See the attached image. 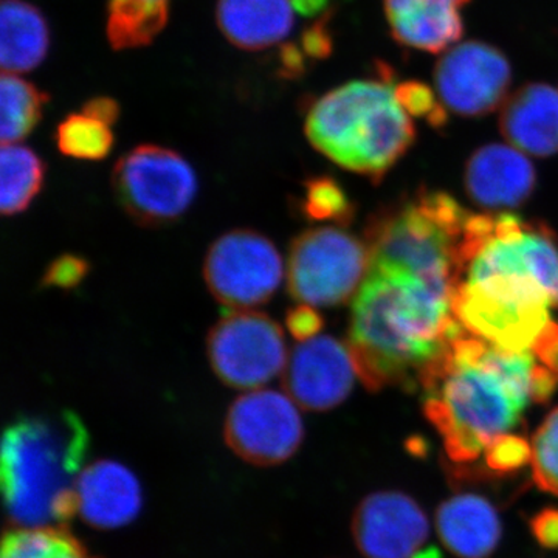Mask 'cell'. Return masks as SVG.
<instances>
[{
    "label": "cell",
    "instance_id": "obj_35",
    "mask_svg": "<svg viewBox=\"0 0 558 558\" xmlns=\"http://www.w3.org/2000/svg\"><path fill=\"white\" fill-rule=\"evenodd\" d=\"M532 535L542 548L549 550L558 549V509L548 508L539 510L532 517Z\"/></svg>",
    "mask_w": 558,
    "mask_h": 558
},
{
    "label": "cell",
    "instance_id": "obj_1",
    "mask_svg": "<svg viewBox=\"0 0 558 558\" xmlns=\"http://www.w3.org/2000/svg\"><path fill=\"white\" fill-rule=\"evenodd\" d=\"M453 290L398 267L369 264L352 304L348 348L369 391L413 389L464 326L451 310Z\"/></svg>",
    "mask_w": 558,
    "mask_h": 558
},
{
    "label": "cell",
    "instance_id": "obj_28",
    "mask_svg": "<svg viewBox=\"0 0 558 558\" xmlns=\"http://www.w3.org/2000/svg\"><path fill=\"white\" fill-rule=\"evenodd\" d=\"M303 189L299 208L304 218L339 226H348L354 218V204L336 179L329 175L311 178L304 182Z\"/></svg>",
    "mask_w": 558,
    "mask_h": 558
},
{
    "label": "cell",
    "instance_id": "obj_7",
    "mask_svg": "<svg viewBox=\"0 0 558 558\" xmlns=\"http://www.w3.org/2000/svg\"><path fill=\"white\" fill-rule=\"evenodd\" d=\"M112 189L134 222L161 227L189 211L197 194V178L190 161L175 150L140 145L117 161Z\"/></svg>",
    "mask_w": 558,
    "mask_h": 558
},
{
    "label": "cell",
    "instance_id": "obj_20",
    "mask_svg": "<svg viewBox=\"0 0 558 558\" xmlns=\"http://www.w3.org/2000/svg\"><path fill=\"white\" fill-rule=\"evenodd\" d=\"M440 542L459 558H488L502 535L498 510L475 494L454 495L436 512Z\"/></svg>",
    "mask_w": 558,
    "mask_h": 558
},
{
    "label": "cell",
    "instance_id": "obj_16",
    "mask_svg": "<svg viewBox=\"0 0 558 558\" xmlns=\"http://www.w3.org/2000/svg\"><path fill=\"white\" fill-rule=\"evenodd\" d=\"M465 190L473 202L488 209L513 208L534 193V165L513 146L487 145L470 157Z\"/></svg>",
    "mask_w": 558,
    "mask_h": 558
},
{
    "label": "cell",
    "instance_id": "obj_32",
    "mask_svg": "<svg viewBox=\"0 0 558 558\" xmlns=\"http://www.w3.org/2000/svg\"><path fill=\"white\" fill-rule=\"evenodd\" d=\"M89 271V260L80 255L65 253V255L51 260L49 267L44 271L40 286L43 288L72 290L78 288L81 282L87 278Z\"/></svg>",
    "mask_w": 558,
    "mask_h": 558
},
{
    "label": "cell",
    "instance_id": "obj_8",
    "mask_svg": "<svg viewBox=\"0 0 558 558\" xmlns=\"http://www.w3.org/2000/svg\"><path fill=\"white\" fill-rule=\"evenodd\" d=\"M368 269L365 242L333 227L310 229L290 245L289 293L301 304L339 306L357 295Z\"/></svg>",
    "mask_w": 558,
    "mask_h": 558
},
{
    "label": "cell",
    "instance_id": "obj_2",
    "mask_svg": "<svg viewBox=\"0 0 558 558\" xmlns=\"http://www.w3.org/2000/svg\"><path fill=\"white\" fill-rule=\"evenodd\" d=\"M535 366L532 351H501L468 329L429 365L418 385L424 413L453 464H472L492 440L517 427Z\"/></svg>",
    "mask_w": 558,
    "mask_h": 558
},
{
    "label": "cell",
    "instance_id": "obj_21",
    "mask_svg": "<svg viewBox=\"0 0 558 558\" xmlns=\"http://www.w3.org/2000/svg\"><path fill=\"white\" fill-rule=\"evenodd\" d=\"M290 0H219L216 17L223 36L242 50H264L293 27Z\"/></svg>",
    "mask_w": 558,
    "mask_h": 558
},
{
    "label": "cell",
    "instance_id": "obj_25",
    "mask_svg": "<svg viewBox=\"0 0 558 558\" xmlns=\"http://www.w3.org/2000/svg\"><path fill=\"white\" fill-rule=\"evenodd\" d=\"M49 95L40 92L16 73H2L0 80V137L3 145H14L27 137L43 116Z\"/></svg>",
    "mask_w": 558,
    "mask_h": 558
},
{
    "label": "cell",
    "instance_id": "obj_38",
    "mask_svg": "<svg viewBox=\"0 0 558 558\" xmlns=\"http://www.w3.org/2000/svg\"><path fill=\"white\" fill-rule=\"evenodd\" d=\"M83 112L90 116L92 119L100 120L102 123L112 126V124H116V121L119 120L120 106L119 102L112 100V98H92V100L84 105Z\"/></svg>",
    "mask_w": 558,
    "mask_h": 558
},
{
    "label": "cell",
    "instance_id": "obj_17",
    "mask_svg": "<svg viewBox=\"0 0 558 558\" xmlns=\"http://www.w3.org/2000/svg\"><path fill=\"white\" fill-rule=\"evenodd\" d=\"M76 501L81 517L90 526L117 529L137 519L142 487L130 469L102 459L81 472Z\"/></svg>",
    "mask_w": 558,
    "mask_h": 558
},
{
    "label": "cell",
    "instance_id": "obj_30",
    "mask_svg": "<svg viewBox=\"0 0 558 558\" xmlns=\"http://www.w3.org/2000/svg\"><path fill=\"white\" fill-rule=\"evenodd\" d=\"M532 461V444L523 436L505 433L488 444L484 450L487 473L497 478H508L521 472Z\"/></svg>",
    "mask_w": 558,
    "mask_h": 558
},
{
    "label": "cell",
    "instance_id": "obj_36",
    "mask_svg": "<svg viewBox=\"0 0 558 558\" xmlns=\"http://www.w3.org/2000/svg\"><path fill=\"white\" fill-rule=\"evenodd\" d=\"M535 359L558 376V323L550 322L531 349Z\"/></svg>",
    "mask_w": 558,
    "mask_h": 558
},
{
    "label": "cell",
    "instance_id": "obj_33",
    "mask_svg": "<svg viewBox=\"0 0 558 558\" xmlns=\"http://www.w3.org/2000/svg\"><path fill=\"white\" fill-rule=\"evenodd\" d=\"M286 326H288L289 333L293 339L304 343V341H310L319 336L325 322H323L322 315L310 304H300V306L292 307L286 315Z\"/></svg>",
    "mask_w": 558,
    "mask_h": 558
},
{
    "label": "cell",
    "instance_id": "obj_11",
    "mask_svg": "<svg viewBox=\"0 0 558 558\" xmlns=\"http://www.w3.org/2000/svg\"><path fill=\"white\" fill-rule=\"evenodd\" d=\"M223 436L227 446L245 462L269 468L299 451L304 438L303 418L289 395L252 389L231 403Z\"/></svg>",
    "mask_w": 558,
    "mask_h": 558
},
{
    "label": "cell",
    "instance_id": "obj_31",
    "mask_svg": "<svg viewBox=\"0 0 558 558\" xmlns=\"http://www.w3.org/2000/svg\"><path fill=\"white\" fill-rule=\"evenodd\" d=\"M396 97L410 117L424 119L432 126L440 128L447 123V110L435 89L421 81H405L396 86Z\"/></svg>",
    "mask_w": 558,
    "mask_h": 558
},
{
    "label": "cell",
    "instance_id": "obj_15",
    "mask_svg": "<svg viewBox=\"0 0 558 558\" xmlns=\"http://www.w3.org/2000/svg\"><path fill=\"white\" fill-rule=\"evenodd\" d=\"M355 374L349 348L332 337L319 336L295 348L282 374V385L301 409L328 411L348 398Z\"/></svg>",
    "mask_w": 558,
    "mask_h": 558
},
{
    "label": "cell",
    "instance_id": "obj_6",
    "mask_svg": "<svg viewBox=\"0 0 558 558\" xmlns=\"http://www.w3.org/2000/svg\"><path fill=\"white\" fill-rule=\"evenodd\" d=\"M553 300L531 278L462 279L454 289L451 310L473 336L506 352L531 351L549 325Z\"/></svg>",
    "mask_w": 558,
    "mask_h": 558
},
{
    "label": "cell",
    "instance_id": "obj_40",
    "mask_svg": "<svg viewBox=\"0 0 558 558\" xmlns=\"http://www.w3.org/2000/svg\"><path fill=\"white\" fill-rule=\"evenodd\" d=\"M290 2H292L293 10L306 17L318 16L328 9V0H290Z\"/></svg>",
    "mask_w": 558,
    "mask_h": 558
},
{
    "label": "cell",
    "instance_id": "obj_5",
    "mask_svg": "<svg viewBox=\"0 0 558 558\" xmlns=\"http://www.w3.org/2000/svg\"><path fill=\"white\" fill-rule=\"evenodd\" d=\"M469 218L449 194L421 190L413 201L369 220V264L398 267L454 292L464 277L461 247Z\"/></svg>",
    "mask_w": 558,
    "mask_h": 558
},
{
    "label": "cell",
    "instance_id": "obj_3",
    "mask_svg": "<svg viewBox=\"0 0 558 558\" xmlns=\"http://www.w3.org/2000/svg\"><path fill=\"white\" fill-rule=\"evenodd\" d=\"M89 433L70 410L11 422L2 440V490L10 520L22 529L62 527L76 510Z\"/></svg>",
    "mask_w": 558,
    "mask_h": 558
},
{
    "label": "cell",
    "instance_id": "obj_39",
    "mask_svg": "<svg viewBox=\"0 0 558 558\" xmlns=\"http://www.w3.org/2000/svg\"><path fill=\"white\" fill-rule=\"evenodd\" d=\"M306 54L300 44H289L281 51V73L284 76H299L306 72Z\"/></svg>",
    "mask_w": 558,
    "mask_h": 558
},
{
    "label": "cell",
    "instance_id": "obj_9",
    "mask_svg": "<svg viewBox=\"0 0 558 558\" xmlns=\"http://www.w3.org/2000/svg\"><path fill=\"white\" fill-rule=\"evenodd\" d=\"M209 365L220 381L238 389H259L288 365L284 332L269 315L231 311L207 337Z\"/></svg>",
    "mask_w": 558,
    "mask_h": 558
},
{
    "label": "cell",
    "instance_id": "obj_12",
    "mask_svg": "<svg viewBox=\"0 0 558 558\" xmlns=\"http://www.w3.org/2000/svg\"><path fill=\"white\" fill-rule=\"evenodd\" d=\"M465 279L498 277L531 278L548 292L558 306V240L545 223L526 222L513 215L495 216L490 238L470 260Z\"/></svg>",
    "mask_w": 558,
    "mask_h": 558
},
{
    "label": "cell",
    "instance_id": "obj_14",
    "mask_svg": "<svg viewBox=\"0 0 558 558\" xmlns=\"http://www.w3.org/2000/svg\"><path fill=\"white\" fill-rule=\"evenodd\" d=\"M352 537L366 558H413L429 535L421 506L402 492H376L352 517Z\"/></svg>",
    "mask_w": 558,
    "mask_h": 558
},
{
    "label": "cell",
    "instance_id": "obj_22",
    "mask_svg": "<svg viewBox=\"0 0 558 558\" xmlns=\"http://www.w3.org/2000/svg\"><path fill=\"white\" fill-rule=\"evenodd\" d=\"M47 22L24 0H3L0 11V62L3 72H31L49 51Z\"/></svg>",
    "mask_w": 558,
    "mask_h": 558
},
{
    "label": "cell",
    "instance_id": "obj_37",
    "mask_svg": "<svg viewBox=\"0 0 558 558\" xmlns=\"http://www.w3.org/2000/svg\"><path fill=\"white\" fill-rule=\"evenodd\" d=\"M558 388V376L546 368V366H535L531 380V400L537 403H546L553 398Z\"/></svg>",
    "mask_w": 558,
    "mask_h": 558
},
{
    "label": "cell",
    "instance_id": "obj_26",
    "mask_svg": "<svg viewBox=\"0 0 558 558\" xmlns=\"http://www.w3.org/2000/svg\"><path fill=\"white\" fill-rule=\"evenodd\" d=\"M2 558H97L64 527L20 529L7 532Z\"/></svg>",
    "mask_w": 558,
    "mask_h": 558
},
{
    "label": "cell",
    "instance_id": "obj_29",
    "mask_svg": "<svg viewBox=\"0 0 558 558\" xmlns=\"http://www.w3.org/2000/svg\"><path fill=\"white\" fill-rule=\"evenodd\" d=\"M532 478L558 497V409L550 411L532 438Z\"/></svg>",
    "mask_w": 558,
    "mask_h": 558
},
{
    "label": "cell",
    "instance_id": "obj_24",
    "mask_svg": "<svg viewBox=\"0 0 558 558\" xmlns=\"http://www.w3.org/2000/svg\"><path fill=\"white\" fill-rule=\"evenodd\" d=\"M0 209L3 216H16L31 207L46 179V165L27 146L3 145L0 157Z\"/></svg>",
    "mask_w": 558,
    "mask_h": 558
},
{
    "label": "cell",
    "instance_id": "obj_13",
    "mask_svg": "<svg viewBox=\"0 0 558 558\" xmlns=\"http://www.w3.org/2000/svg\"><path fill=\"white\" fill-rule=\"evenodd\" d=\"M512 69L501 50L481 40L457 44L435 68L439 100L451 112L481 117L508 100Z\"/></svg>",
    "mask_w": 558,
    "mask_h": 558
},
{
    "label": "cell",
    "instance_id": "obj_4",
    "mask_svg": "<svg viewBox=\"0 0 558 558\" xmlns=\"http://www.w3.org/2000/svg\"><path fill=\"white\" fill-rule=\"evenodd\" d=\"M304 130L323 156L376 182L416 138L387 69L380 80L351 81L312 101Z\"/></svg>",
    "mask_w": 558,
    "mask_h": 558
},
{
    "label": "cell",
    "instance_id": "obj_27",
    "mask_svg": "<svg viewBox=\"0 0 558 558\" xmlns=\"http://www.w3.org/2000/svg\"><path fill=\"white\" fill-rule=\"evenodd\" d=\"M54 140L62 156L75 160L100 161L113 148V134L109 124L92 119L83 110L61 121Z\"/></svg>",
    "mask_w": 558,
    "mask_h": 558
},
{
    "label": "cell",
    "instance_id": "obj_34",
    "mask_svg": "<svg viewBox=\"0 0 558 558\" xmlns=\"http://www.w3.org/2000/svg\"><path fill=\"white\" fill-rule=\"evenodd\" d=\"M301 50L310 60H325L332 51V36L328 31V21L319 20L301 36Z\"/></svg>",
    "mask_w": 558,
    "mask_h": 558
},
{
    "label": "cell",
    "instance_id": "obj_19",
    "mask_svg": "<svg viewBox=\"0 0 558 558\" xmlns=\"http://www.w3.org/2000/svg\"><path fill=\"white\" fill-rule=\"evenodd\" d=\"M499 130L521 153L554 156L558 153V90L531 83L513 92L502 105Z\"/></svg>",
    "mask_w": 558,
    "mask_h": 558
},
{
    "label": "cell",
    "instance_id": "obj_18",
    "mask_svg": "<svg viewBox=\"0 0 558 558\" xmlns=\"http://www.w3.org/2000/svg\"><path fill=\"white\" fill-rule=\"evenodd\" d=\"M470 0H385L392 36L409 49L439 53L464 33L461 9Z\"/></svg>",
    "mask_w": 558,
    "mask_h": 558
},
{
    "label": "cell",
    "instance_id": "obj_23",
    "mask_svg": "<svg viewBox=\"0 0 558 558\" xmlns=\"http://www.w3.org/2000/svg\"><path fill=\"white\" fill-rule=\"evenodd\" d=\"M170 0H110L108 38L116 50L148 46L168 22Z\"/></svg>",
    "mask_w": 558,
    "mask_h": 558
},
{
    "label": "cell",
    "instance_id": "obj_10",
    "mask_svg": "<svg viewBox=\"0 0 558 558\" xmlns=\"http://www.w3.org/2000/svg\"><path fill=\"white\" fill-rule=\"evenodd\" d=\"M282 275L277 245L255 230L227 231L213 242L204 260L209 292L234 311L267 303L281 286Z\"/></svg>",
    "mask_w": 558,
    "mask_h": 558
}]
</instances>
